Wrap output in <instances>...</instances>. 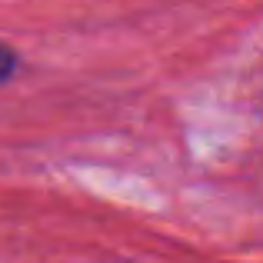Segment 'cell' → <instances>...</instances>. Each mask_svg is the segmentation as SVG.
Segmentation results:
<instances>
[{
	"mask_svg": "<svg viewBox=\"0 0 263 263\" xmlns=\"http://www.w3.org/2000/svg\"><path fill=\"white\" fill-rule=\"evenodd\" d=\"M13 70H17V53H13L10 47L0 44V84L13 77Z\"/></svg>",
	"mask_w": 263,
	"mask_h": 263,
	"instance_id": "6da1fadb",
	"label": "cell"
}]
</instances>
